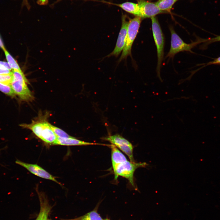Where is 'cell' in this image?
<instances>
[{"label": "cell", "instance_id": "cell-1", "mask_svg": "<svg viewBox=\"0 0 220 220\" xmlns=\"http://www.w3.org/2000/svg\"><path fill=\"white\" fill-rule=\"evenodd\" d=\"M47 117L39 116L32 120L29 124L23 123L20 125L22 128L31 130L39 138L45 143L53 145L57 137L51 129Z\"/></svg>", "mask_w": 220, "mask_h": 220}, {"label": "cell", "instance_id": "cell-2", "mask_svg": "<svg viewBox=\"0 0 220 220\" xmlns=\"http://www.w3.org/2000/svg\"><path fill=\"white\" fill-rule=\"evenodd\" d=\"M12 75L11 86L16 95L24 101L33 100L34 96L28 87V81L24 73L13 70Z\"/></svg>", "mask_w": 220, "mask_h": 220}, {"label": "cell", "instance_id": "cell-3", "mask_svg": "<svg viewBox=\"0 0 220 220\" xmlns=\"http://www.w3.org/2000/svg\"><path fill=\"white\" fill-rule=\"evenodd\" d=\"M153 37L156 46L157 55L156 68L157 75L162 81L160 75V69L164 57V38L158 20L155 16L151 18Z\"/></svg>", "mask_w": 220, "mask_h": 220}, {"label": "cell", "instance_id": "cell-4", "mask_svg": "<svg viewBox=\"0 0 220 220\" xmlns=\"http://www.w3.org/2000/svg\"><path fill=\"white\" fill-rule=\"evenodd\" d=\"M148 165L145 162L136 163L128 160L117 165L113 169L114 179L117 180L119 176L123 177L127 179L131 185L137 189L134 182V174L136 170L138 168L145 167Z\"/></svg>", "mask_w": 220, "mask_h": 220}, {"label": "cell", "instance_id": "cell-5", "mask_svg": "<svg viewBox=\"0 0 220 220\" xmlns=\"http://www.w3.org/2000/svg\"><path fill=\"white\" fill-rule=\"evenodd\" d=\"M139 16L130 19L128 22L127 35L126 44L119 62L131 55V50L133 43L138 34L141 21Z\"/></svg>", "mask_w": 220, "mask_h": 220}, {"label": "cell", "instance_id": "cell-6", "mask_svg": "<svg viewBox=\"0 0 220 220\" xmlns=\"http://www.w3.org/2000/svg\"><path fill=\"white\" fill-rule=\"evenodd\" d=\"M171 33L170 47L166 57L173 58L178 53L186 51L192 53V49L197 44L203 42V40H198L190 44L184 42L175 32L173 28L170 27Z\"/></svg>", "mask_w": 220, "mask_h": 220}, {"label": "cell", "instance_id": "cell-7", "mask_svg": "<svg viewBox=\"0 0 220 220\" xmlns=\"http://www.w3.org/2000/svg\"><path fill=\"white\" fill-rule=\"evenodd\" d=\"M104 140L109 141L120 149L127 156L130 161L135 162L133 155L134 146L126 139L121 135L116 134L105 137Z\"/></svg>", "mask_w": 220, "mask_h": 220}, {"label": "cell", "instance_id": "cell-8", "mask_svg": "<svg viewBox=\"0 0 220 220\" xmlns=\"http://www.w3.org/2000/svg\"><path fill=\"white\" fill-rule=\"evenodd\" d=\"M15 163L26 169L32 174L44 179L50 180L54 182L61 185L53 176L43 168L37 164L28 163L17 159Z\"/></svg>", "mask_w": 220, "mask_h": 220}, {"label": "cell", "instance_id": "cell-9", "mask_svg": "<svg viewBox=\"0 0 220 220\" xmlns=\"http://www.w3.org/2000/svg\"><path fill=\"white\" fill-rule=\"evenodd\" d=\"M128 22L126 20V17L123 15L122 18V25L117 38L115 47L108 57L118 56L123 50L125 46L127 35Z\"/></svg>", "mask_w": 220, "mask_h": 220}, {"label": "cell", "instance_id": "cell-10", "mask_svg": "<svg viewBox=\"0 0 220 220\" xmlns=\"http://www.w3.org/2000/svg\"><path fill=\"white\" fill-rule=\"evenodd\" d=\"M141 18H151L165 12L160 10L156 3L145 0H140L138 2Z\"/></svg>", "mask_w": 220, "mask_h": 220}, {"label": "cell", "instance_id": "cell-11", "mask_svg": "<svg viewBox=\"0 0 220 220\" xmlns=\"http://www.w3.org/2000/svg\"><path fill=\"white\" fill-rule=\"evenodd\" d=\"M37 192L40 204V210L35 220H47L48 217L52 207L45 194L39 192L37 188Z\"/></svg>", "mask_w": 220, "mask_h": 220}, {"label": "cell", "instance_id": "cell-12", "mask_svg": "<svg viewBox=\"0 0 220 220\" xmlns=\"http://www.w3.org/2000/svg\"><path fill=\"white\" fill-rule=\"evenodd\" d=\"M53 145L64 146L87 145H106L103 144L90 143L82 141L72 137L69 138H61L57 137Z\"/></svg>", "mask_w": 220, "mask_h": 220}, {"label": "cell", "instance_id": "cell-13", "mask_svg": "<svg viewBox=\"0 0 220 220\" xmlns=\"http://www.w3.org/2000/svg\"><path fill=\"white\" fill-rule=\"evenodd\" d=\"M111 149V160L113 169L119 164L127 161L125 156L113 144L109 145Z\"/></svg>", "mask_w": 220, "mask_h": 220}, {"label": "cell", "instance_id": "cell-14", "mask_svg": "<svg viewBox=\"0 0 220 220\" xmlns=\"http://www.w3.org/2000/svg\"><path fill=\"white\" fill-rule=\"evenodd\" d=\"M114 4L129 13L132 14L136 16L141 18L140 7L138 3L127 2L121 4Z\"/></svg>", "mask_w": 220, "mask_h": 220}, {"label": "cell", "instance_id": "cell-15", "mask_svg": "<svg viewBox=\"0 0 220 220\" xmlns=\"http://www.w3.org/2000/svg\"><path fill=\"white\" fill-rule=\"evenodd\" d=\"M178 0H158L155 3L160 9L165 12H170L172 6Z\"/></svg>", "mask_w": 220, "mask_h": 220}, {"label": "cell", "instance_id": "cell-16", "mask_svg": "<svg viewBox=\"0 0 220 220\" xmlns=\"http://www.w3.org/2000/svg\"><path fill=\"white\" fill-rule=\"evenodd\" d=\"M97 208H95L84 215L70 220H103L98 213Z\"/></svg>", "mask_w": 220, "mask_h": 220}, {"label": "cell", "instance_id": "cell-17", "mask_svg": "<svg viewBox=\"0 0 220 220\" xmlns=\"http://www.w3.org/2000/svg\"><path fill=\"white\" fill-rule=\"evenodd\" d=\"M6 59L9 66L13 71L23 72L18 64L13 57L8 52L6 49L3 51Z\"/></svg>", "mask_w": 220, "mask_h": 220}, {"label": "cell", "instance_id": "cell-18", "mask_svg": "<svg viewBox=\"0 0 220 220\" xmlns=\"http://www.w3.org/2000/svg\"><path fill=\"white\" fill-rule=\"evenodd\" d=\"M50 127L56 136L58 138H69L73 137L69 135L62 130L55 126L51 124Z\"/></svg>", "mask_w": 220, "mask_h": 220}, {"label": "cell", "instance_id": "cell-19", "mask_svg": "<svg viewBox=\"0 0 220 220\" xmlns=\"http://www.w3.org/2000/svg\"><path fill=\"white\" fill-rule=\"evenodd\" d=\"M0 91L6 95L12 97L16 95L11 85H6L0 82Z\"/></svg>", "mask_w": 220, "mask_h": 220}, {"label": "cell", "instance_id": "cell-20", "mask_svg": "<svg viewBox=\"0 0 220 220\" xmlns=\"http://www.w3.org/2000/svg\"><path fill=\"white\" fill-rule=\"evenodd\" d=\"M12 79V74L11 75H0V82L5 85H11Z\"/></svg>", "mask_w": 220, "mask_h": 220}, {"label": "cell", "instance_id": "cell-21", "mask_svg": "<svg viewBox=\"0 0 220 220\" xmlns=\"http://www.w3.org/2000/svg\"><path fill=\"white\" fill-rule=\"evenodd\" d=\"M12 71L3 66L0 67V75H11L12 74Z\"/></svg>", "mask_w": 220, "mask_h": 220}, {"label": "cell", "instance_id": "cell-22", "mask_svg": "<svg viewBox=\"0 0 220 220\" xmlns=\"http://www.w3.org/2000/svg\"><path fill=\"white\" fill-rule=\"evenodd\" d=\"M220 41V35L206 41L207 44H209L214 42Z\"/></svg>", "mask_w": 220, "mask_h": 220}, {"label": "cell", "instance_id": "cell-23", "mask_svg": "<svg viewBox=\"0 0 220 220\" xmlns=\"http://www.w3.org/2000/svg\"><path fill=\"white\" fill-rule=\"evenodd\" d=\"M220 64V57L215 59L214 61L208 62L207 65Z\"/></svg>", "mask_w": 220, "mask_h": 220}, {"label": "cell", "instance_id": "cell-24", "mask_svg": "<svg viewBox=\"0 0 220 220\" xmlns=\"http://www.w3.org/2000/svg\"><path fill=\"white\" fill-rule=\"evenodd\" d=\"M1 66L5 67L11 70H13L8 63L6 62L0 61V67Z\"/></svg>", "mask_w": 220, "mask_h": 220}, {"label": "cell", "instance_id": "cell-25", "mask_svg": "<svg viewBox=\"0 0 220 220\" xmlns=\"http://www.w3.org/2000/svg\"><path fill=\"white\" fill-rule=\"evenodd\" d=\"M48 0H38L37 2L40 5H45L47 4Z\"/></svg>", "mask_w": 220, "mask_h": 220}, {"label": "cell", "instance_id": "cell-26", "mask_svg": "<svg viewBox=\"0 0 220 220\" xmlns=\"http://www.w3.org/2000/svg\"><path fill=\"white\" fill-rule=\"evenodd\" d=\"M0 48H1L3 51L6 49L4 43H3V42L2 39V38L1 37V36L0 35Z\"/></svg>", "mask_w": 220, "mask_h": 220}, {"label": "cell", "instance_id": "cell-27", "mask_svg": "<svg viewBox=\"0 0 220 220\" xmlns=\"http://www.w3.org/2000/svg\"><path fill=\"white\" fill-rule=\"evenodd\" d=\"M23 5L26 6L27 7H28L29 5L28 4V0H23Z\"/></svg>", "mask_w": 220, "mask_h": 220}, {"label": "cell", "instance_id": "cell-28", "mask_svg": "<svg viewBox=\"0 0 220 220\" xmlns=\"http://www.w3.org/2000/svg\"><path fill=\"white\" fill-rule=\"evenodd\" d=\"M103 220H109V219H104Z\"/></svg>", "mask_w": 220, "mask_h": 220}, {"label": "cell", "instance_id": "cell-29", "mask_svg": "<svg viewBox=\"0 0 220 220\" xmlns=\"http://www.w3.org/2000/svg\"><path fill=\"white\" fill-rule=\"evenodd\" d=\"M47 220H52L48 218V219H47Z\"/></svg>", "mask_w": 220, "mask_h": 220}]
</instances>
